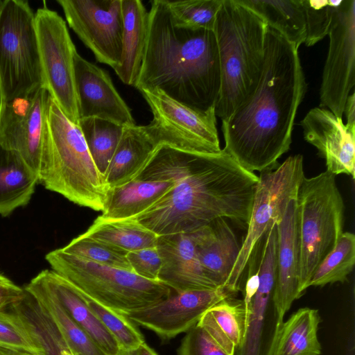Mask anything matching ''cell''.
Here are the masks:
<instances>
[{"instance_id": "46", "label": "cell", "mask_w": 355, "mask_h": 355, "mask_svg": "<svg viewBox=\"0 0 355 355\" xmlns=\"http://www.w3.org/2000/svg\"><path fill=\"white\" fill-rule=\"evenodd\" d=\"M118 355H139V350L133 349V350H126L122 348H120V351Z\"/></svg>"}, {"instance_id": "31", "label": "cell", "mask_w": 355, "mask_h": 355, "mask_svg": "<svg viewBox=\"0 0 355 355\" xmlns=\"http://www.w3.org/2000/svg\"><path fill=\"white\" fill-rule=\"evenodd\" d=\"M85 234L127 252L156 247L158 238L135 218L113 220L101 216Z\"/></svg>"}, {"instance_id": "48", "label": "cell", "mask_w": 355, "mask_h": 355, "mask_svg": "<svg viewBox=\"0 0 355 355\" xmlns=\"http://www.w3.org/2000/svg\"><path fill=\"white\" fill-rule=\"evenodd\" d=\"M76 355H80V354H78L76 353Z\"/></svg>"}, {"instance_id": "15", "label": "cell", "mask_w": 355, "mask_h": 355, "mask_svg": "<svg viewBox=\"0 0 355 355\" xmlns=\"http://www.w3.org/2000/svg\"><path fill=\"white\" fill-rule=\"evenodd\" d=\"M168 145L183 150L200 153L184 134L163 119L153 116L146 125L124 127L105 180L110 188L132 180L156 149Z\"/></svg>"}, {"instance_id": "14", "label": "cell", "mask_w": 355, "mask_h": 355, "mask_svg": "<svg viewBox=\"0 0 355 355\" xmlns=\"http://www.w3.org/2000/svg\"><path fill=\"white\" fill-rule=\"evenodd\" d=\"M67 21L96 60L113 69L122 46L121 0H58Z\"/></svg>"}, {"instance_id": "30", "label": "cell", "mask_w": 355, "mask_h": 355, "mask_svg": "<svg viewBox=\"0 0 355 355\" xmlns=\"http://www.w3.org/2000/svg\"><path fill=\"white\" fill-rule=\"evenodd\" d=\"M245 313L243 301L225 298L202 316L198 325L205 329L230 355H236L243 335Z\"/></svg>"}, {"instance_id": "22", "label": "cell", "mask_w": 355, "mask_h": 355, "mask_svg": "<svg viewBox=\"0 0 355 355\" xmlns=\"http://www.w3.org/2000/svg\"><path fill=\"white\" fill-rule=\"evenodd\" d=\"M188 233L205 275L216 287L224 288L241 248L233 230L224 218H219Z\"/></svg>"}, {"instance_id": "45", "label": "cell", "mask_w": 355, "mask_h": 355, "mask_svg": "<svg viewBox=\"0 0 355 355\" xmlns=\"http://www.w3.org/2000/svg\"><path fill=\"white\" fill-rule=\"evenodd\" d=\"M139 355H158L154 349L149 347L145 342L138 349Z\"/></svg>"}, {"instance_id": "27", "label": "cell", "mask_w": 355, "mask_h": 355, "mask_svg": "<svg viewBox=\"0 0 355 355\" xmlns=\"http://www.w3.org/2000/svg\"><path fill=\"white\" fill-rule=\"evenodd\" d=\"M38 183V175L19 155L0 146V216L28 205Z\"/></svg>"}, {"instance_id": "47", "label": "cell", "mask_w": 355, "mask_h": 355, "mask_svg": "<svg viewBox=\"0 0 355 355\" xmlns=\"http://www.w3.org/2000/svg\"><path fill=\"white\" fill-rule=\"evenodd\" d=\"M1 2H2V1H1V0H0V5H1Z\"/></svg>"}, {"instance_id": "33", "label": "cell", "mask_w": 355, "mask_h": 355, "mask_svg": "<svg viewBox=\"0 0 355 355\" xmlns=\"http://www.w3.org/2000/svg\"><path fill=\"white\" fill-rule=\"evenodd\" d=\"M78 126L98 171L105 178L124 127L96 117L81 119Z\"/></svg>"}, {"instance_id": "20", "label": "cell", "mask_w": 355, "mask_h": 355, "mask_svg": "<svg viewBox=\"0 0 355 355\" xmlns=\"http://www.w3.org/2000/svg\"><path fill=\"white\" fill-rule=\"evenodd\" d=\"M156 247L162 260L158 280L174 292L218 288L205 275L189 233L158 236Z\"/></svg>"}, {"instance_id": "5", "label": "cell", "mask_w": 355, "mask_h": 355, "mask_svg": "<svg viewBox=\"0 0 355 355\" xmlns=\"http://www.w3.org/2000/svg\"><path fill=\"white\" fill-rule=\"evenodd\" d=\"M49 157L39 183L79 206L104 209L110 187L98 171L80 127L51 99Z\"/></svg>"}, {"instance_id": "29", "label": "cell", "mask_w": 355, "mask_h": 355, "mask_svg": "<svg viewBox=\"0 0 355 355\" xmlns=\"http://www.w3.org/2000/svg\"><path fill=\"white\" fill-rule=\"evenodd\" d=\"M299 49L306 37L302 0H239Z\"/></svg>"}, {"instance_id": "16", "label": "cell", "mask_w": 355, "mask_h": 355, "mask_svg": "<svg viewBox=\"0 0 355 355\" xmlns=\"http://www.w3.org/2000/svg\"><path fill=\"white\" fill-rule=\"evenodd\" d=\"M234 294L227 288L173 292L150 306L125 313L132 322L155 332L164 340L171 339L195 327L204 313L221 300Z\"/></svg>"}, {"instance_id": "19", "label": "cell", "mask_w": 355, "mask_h": 355, "mask_svg": "<svg viewBox=\"0 0 355 355\" xmlns=\"http://www.w3.org/2000/svg\"><path fill=\"white\" fill-rule=\"evenodd\" d=\"M153 116L168 123L184 134L202 153L221 151L215 107L206 112L193 110L171 98L159 89L139 91Z\"/></svg>"}, {"instance_id": "38", "label": "cell", "mask_w": 355, "mask_h": 355, "mask_svg": "<svg viewBox=\"0 0 355 355\" xmlns=\"http://www.w3.org/2000/svg\"><path fill=\"white\" fill-rule=\"evenodd\" d=\"M342 0H302L306 37L304 44L312 46L328 35L334 16Z\"/></svg>"}, {"instance_id": "25", "label": "cell", "mask_w": 355, "mask_h": 355, "mask_svg": "<svg viewBox=\"0 0 355 355\" xmlns=\"http://www.w3.org/2000/svg\"><path fill=\"white\" fill-rule=\"evenodd\" d=\"M8 309L37 348L36 355H76L53 319L29 293L26 291L24 296Z\"/></svg>"}, {"instance_id": "37", "label": "cell", "mask_w": 355, "mask_h": 355, "mask_svg": "<svg viewBox=\"0 0 355 355\" xmlns=\"http://www.w3.org/2000/svg\"><path fill=\"white\" fill-rule=\"evenodd\" d=\"M80 293L90 311L116 339L120 348L137 349L145 342L143 335L124 314L107 308Z\"/></svg>"}, {"instance_id": "2", "label": "cell", "mask_w": 355, "mask_h": 355, "mask_svg": "<svg viewBox=\"0 0 355 355\" xmlns=\"http://www.w3.org/2000/svg\"><path fill=\"white\" fill-rule=\"evenodd\" d=\"M306 91L298 48L268 27L258 84L221 120L223 149L249 172L276 168L278 159L290 149L296 113Z\"/></svg>"}, {"instance_id": "4", "label": "cell", "mask_w": 355, "mask_h": 355, "mask_svg": "<svg viewBox=\"0 0 355 355\" xmlns=\"http://www.w3.org/2000/svg\"><path fill=\"white\" fill-rule=\"evenodd\" d=\"M268 26L239 0H223L214 32L220 67L216 116L229 117L252 93L263 68Z\"/></svg>"}, {"instance_id": "36", "label": "cell", "mask_w": 355, "mask_h": 355, "mask_svg": "<svg viewBox=\"0 0 355 355\" xmlns=\"http://www.w3.org/2000/svg\"><path fill=\"white\" fill-rule=\"evenodd\" d=\"M166 1L176 24L192 29L214 31L216 15L223 0Z\"/></svg>"}, {"instance_id": "10", "label": "cell", "mask_w": 355, "mask_h": 355, "mask_svg": "<svg viewBox=\"0 0 355 355\" xmlns=\"http://www.w3.org/2000/svg\"><path fill=\"white\" fill-rule=\"evenodd\" d=\"M303 157H288L273 169L260 172L256 185L247 233L224 288L235 294L257 243L269 227L282 218L288 202L297 196L304 177Z\"/></svg>"}, {"instance_id": "18", "label": "cell", "mask_w": 355, "mask_h": 355, "mask_svg": "<svg viewBox=\"0 0 355 355\" xmlns=\"http://www.w3.org/2000/svg\"><path fill=\"white\" fill-rule=\"evenodd\" d=\"M304 139L315 147L327 171L355 178V130L325 107L311 109L300 122Z\"/></svg>"}, {"instance_id": "40", "label": "cell", "mask_w": 355, "mask_h": 355, "mask_svg": "<svg viewBox=\"0 0 355 355\" xmlns=\"http://www.w3.org/2000/svg\"><path fill=\"white\" fill-rule=\"evenodd\" d=\"M178 355H230L202 327L187 331L178 350Z\"/></svg>"}, {"instance_id": "41", "label": "cell", "mask_w": 355, "mask_h": 355, "mask_svg": "<svg viewBox=\"0 0 355 355\" xmlns=\"http://www.w3.org/2000/svg\"><path fill=\"white\" fill-rule=\"evenodd\" d=\"M126 257L134 273L149 280L159 281L162 260L157 247L129 252Z\"/></svg>"}, {"instance_id": "7", "label": "cell", "mask_w": 355, "mask_h": 355, "mask_svg": "<svg viewBox=\"0 0 355 355\" xmlns=\"http://www.w3.org/2000/svg\"><path fill=\"white\" fill-rule=\"evenodd\" d=\"M300 244V296L317 266L344 232L345 205L336 175L325 171L302 180L296 196Z\"/></svg>"}, {"instance_id": "12", "label": "cell", "mask_w": 355, "mask_h": 355, "mask_svg": "<svg viewBox=\"0 0 355 355\" xmlns=\"http://www.w3.org/2000/svg\"><path fill=\"white\" fill-rule=\"evenodd\" d=\"M35 19L43 87L67 119L78 125L74 80V56L77 51L66 22L46 6L37 10Z\"/></svg>"}, {"instance_id": "17", "label": "cell", "mask_w": 355, "mask_h": 355, "mask_svg": "<svg viewBox=\"0 0 355 355\" xmlns=\"http://www.w3.org/2000/svg\"><path fill=\"white\" fill-rule=\"evenodd\" d=\"M74 80L79 120L96 117L123 127L135 125L130 109L116 91L109 73L78 52L74 56Z\"/></svg>"}, {"instance_id": "24", "label": "cell", "mask_w": 355, "mask_h": 355, "mask_svg": "<svg viewBox=\"0 0 355 355\" xmlns=\"http://www.w3.org/2000/svg\"><path fill=\"white\" fill-rule=\"evenodd\" d=\"M122 46L114 70L125 85L134 86L141 66L148 35V12L139 0H121Z\"/></svg>"}, {"instance_id": "21", "label": "cell", "mask_w": 355, "mask_h": 355, "mask_svg": "<svg viewBox=\"0 0 355 355\" xmlns=\"http://www.w3.org/2000/svg\"><path fill=\"white\" fill-rule=\"evenodd\" d=\"M278 245L274 299L282 319L299 294L300 244L296 197L287 203L281 220L276 223Z\"/></svg>"}, {"instance_id": "13", "label": "cell", "mask_w": 355, "mask_h": 355, "mask_svg": "<svg viewBox=\"0 0 355 355\" xmlns=\"http://www.w3.org/2000/svg\"><path fill=\"white\" fill-rule=\"evenodd\" d=\"M329 50L320 88V107L342 118L355 84V0H342L328 33Z\"/></svg>"}, {"instance_id": "3", "label": "cell", "mask_w": 355, "mask_h": 355, "mask_svg": "<svg viewBox=\"0 0 355 355\" xmlns=\"http://www.w3.org/2000/svg\"><path fill=\"white\" fill-rule=\"evenodd\" d=\"M134 87L139 91L159 89L198 111L215 107L220 67L214 31L179 26L166 0L151 1L146 43Z\"/></svg>"}, {"instance_id": "1", "label": "cell", "mask_w": 355, "mask_h": 355, "mask_svg": "<svg viewBox=\"0 0 355 355\" xmlns=\"http://www.w3.org/2000/svg\"><path fill=\"white\" fill-rule=\"evenodd\" d=\"M134 179L174 182L165 195L135 218L162 236L191 232L219 218L248 226L259 177L224 149L200 153L164 144Z\"/></svg>"}, {"instance_id": "28", "label": "cell", "mask_w": 355, "mask_h": 355, "mask_svg": "<svg viewBox=\"0 0 355 355\" xmlns=\"http://www.w3.org/2000/svg\"><path fill=\"white\" fill-rule=\"evenodd\" d=\"M318 311L304 307L283 322L272 355H320Z\"/></svg>"}, {"instance_id": "42", "label": "cell", "mask_w": 355, "mask_h": 355, "mask_svg": "<svg viewBox=\"0 0 355 355\" xmlns=\"http://www.w3.org/2000/svg\"><path fill=\"white\" fill-rule=\"evenodd\" d=\"M25 293L24 287L19 286L0 273V311L5 310L19 301Z\"/></svg>"}, {"instance_id": "6", "label": "cell", "mask_w": 355, "mask_h": 355, "mask_svg": "<svg viewBox=\"0 0 355 355\" xmlns=\"http://www.w3.org/2000/svg\"><path fill=\"white\" fill-rule=\"evenodd\" d=\"M45 259L51 270L80 292L122 314L154 304L173 291L159 281L86 260L68 254L62 248L49 252Z\"/></svg>"}, {"instance_id": "11", "label": "cell", "mask_w": 355, "mask_h": 355, "mask_svg": "<svg viewBox=\"0 0 355 355\" xmlns=\"http://www.w3.org/2000/svg\"><path fill=\"white\" fill-rule=\"evenodd\" d=\"M51 97L44 87L0 103V146L19 155L38 175L50 149L48 113Z\"/></svg>"}, {"instance_id": "39", "label": "cell", "mask_w": 355, "mask_h": 355, "mask_svg": "<svg viewBox=\"0 0 355 355\" xmlns=\"http://www.w3.org/2000/svg\"><path fill=\"white\" fill-rule=\"evenodd\" d=\"M0 347L38 354L19 319L10 311L6 312L5 310L0 311Z\"/></svg>"}, {"instance_id": "35", "label": "cell", "mask_w": 355, "mask_h": 355, "mask_svg": "<svg viewBox=\"0 0 355 355\" xmlns=\"http://www.w3.org/2000/svg\"><path fill=\"white\" fill-rule=\"evenodd\" d=\"M62 250L73 256L99 264L132 271L127 252L98 241L85 233L72 239Z\"/></svg>"}, {"instance_id": "26", "label": "cell", "mask_w": 355, "mask_h": 355, "mask_svg": "<svg viewBox=\"0 0 355 355\" xmlns=\"http://www.w3.org/2000/svg\"><path fill=\"white\" fill-rule=\"evenodd\" d=\"M174 185L171 180H132L110 188L102 214L107 219L137 217L165 195Z\"/></svg>"}, {"instance_id": "8", "label": "cell", "mask_w": 355, "mask_h": 355, "mask_svg": "<svg viewBox=\"0 0 355 355\" xmlns=\"http://www.w3.org/2000/svg\"><path fill=\"white\" fill-rule=\"evenodd\" d=\"M43 87L35 12L24 0L0 5V103Z\"/></svg>"}, {"instance_id": "9", "label": "cell", "mask_w": 355, "mask_h": 355, "mask_svg": "<svg viewBox=\"0 0 355 355\" xmlns=\"http://www.w3.org/2000/svg\"><path fill=\"white\" fill-rule=\"evenodd\" d=\"M278 237L273 223L263 237L259 263L249 261L243 304L244 331L236 355H272L284 320L274 293L277 276Z\"/></svg>"}, {"instance_id": "44", "label": "cell", "mask_w": 355, "mask_h": 355, "mask_svg": "<svg viewBox=\"0 0 355 355\" xmlns=\"http://www.w3.org/2000/svg\"><path fill=\"white\" fill-rule=\"evenodd\" d=\"M0 355H36L28 351L0 347Z\"/></svg>"}, {"instance_id": "34", "label": "cell", "mask_w": 355, "mask_h": 355, "mask_svg": "<svg viewBox=\"0 0 355 355\" xmlns=\"http://www.w3.org/2000/svg\"><path fill=\"white\" fill-rule=\"evenodd\" d=\"M354 263L355 236L352 232H343L334 248L315 268L308 288L345 282L352 272Z\"/></svg>"}, {"instance_id": "23", "label": "cell", "mask_w": 355, "mask_h": 355, "mask_svg": "<svg viewBox=\"0 0 355 355\" xmlns=\"http://www.w3.org/2000/svg\"><path fill=\"white\" fill-rule=\"evenodd\" d=\"M36 276L55 296L68 315L105 355H118L119 343L90 311L79 290L51 269L42 270Z\"/></svg>"}, {"instance_id": "43", "label": "cell", "mask_w": 355, "mask_h": 355, "mask_svg": "<svg viewBox=\"0 0 355 355\" xmlns=\"http://www.w3.org/2000/svg\"><path fill=\"white\" fill-rule=\"evenodd\" d=\"M343 114L347 119L345 125L350 130H355V94H350L345 102Z\"/></svg>"}, {"instance_id": "32", "label": "cell", "mask_w": 355, "mask_h": 355, "mask_svg": "<svg viewBox=\"0 0 355 355\" xmlns=\"http://www.w3.org/2000/svg\"><path fill=\"white\" fill-rule=\"evenodd\" d=\"M24 288L33 295L49 313L75 353L80 355H105L68 315L55 296L37 276Z\"/></svg>"}]
</instances>
